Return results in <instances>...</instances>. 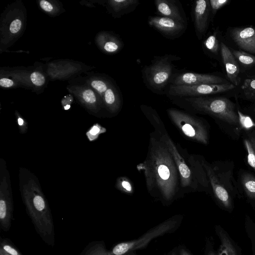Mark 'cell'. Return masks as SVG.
<instances>
[{
  "label": "cell",
  "instance_id": "cell-11",
  "mask_svg": "<svg viewBox=\"0 0 255 255\" xmlns=\"http://www.w3.org/2000/svg\"><path fill=\"white\" fill-rule=\"evenodd\" d=\"M226 81L216 75L206 74H199L191 72H175L169 85L193 86L201 84H220Z\"/></svg>",
  "mask_w": 255,
  "mask_h": 255
},
{
  "label": "cell",
  "instance_id": "cell-29",
  "mask_svg": "<svg viewBox=\"0 0 255 255\" xmlns=\"http://www.w3.org/2000/svg\"><path fill=\"white\" fill-rule=\"evenodd\" d=\"M15 115L16 124L18 127L19 133L21 134L26 133L28 130V124L27 122L19 114L16 113Z\"/></svg>",
  "mask_w": 255,
  "mask_h": 255
},
{
  "label": "cell",
  "instance_id": "cell-36",
  "mask_svg": "<svg viewBox=\"0 0 255 255\" xmlns=\"http://www.w3.org/2000/svg\"><path fill=\"white\" fill-rule=\"evenodd\" d=\"M3 249L7 253L10 254L11 255H18L17 252L13 248L8 245H4L3 247Z\"/></svg>",
  "mask_w": 255,
  "mask_h": 255
},
{
  "label": "cell",
  "instance_id": "cell-37",
  "mask_svg": "<svg viewBox=\"0 0 255 255\" xmlns=\"http://www.w3.org/2000/svg\"><path fill=\"white\" fill-rule=\"evenodd\" d=\"M212 243L210 242L207 246L206 250V255H217L213 248Z\"/></svg>",
  "mask_w": 255,
  "mask_h": 255
},
{
  "label": "cell",
  "instance_id": "cell-41",
  "mask_svg": "<svg viewBox=\"0 0 255 255\" xmlns=\"http://www.w3.org/2000/svg\"><path fill=\"white\" fill-rule=\"evenodd\" d=\"M134 255V254H133V253H131V252H130V253H129L127 254H126V255Z\"/></svg>",
  "mask_w": 255,
  "mask_h": 255
},
{
  "label": "cell",
  "instance_id": "cell-27",
  "mask_svg": "<svg viewBox=\"0 0 255 255\" xmlns=\"http://www.w3.org/2000/svg\"><path fill=\"white\" fill-rule=\"evenodd\" d=\"M246 96L255 99V79H246L242 86Z\"/></svg>",
  "mask_w": 255,
  "mask_h": 255
},
{
  "label": "cell",
  "instance_id": "cell-21",
  "mask_svg": "<svg viewBox=\"0 0 255 255\" xmlns=\"http://www.w3.org/2000/svg\"><path fill=\"white\" fill-rule=\"evenodd\" d=\"M107 40L104 43V50L109 53H117L120 51L124 47V43L121 38L115 36L107 37Z\"/></svg>",
  "mask_w": 255,
  "mask_h": 255
},
{
  "label": "cell",
  "instance_id": "cell-8",
  "mask_svg": "<svg viewBox=\"0 0 255 255\" xmlns=\"http://www.w3.org/2000/svg\"><path fill=\"white\" fill-rule=\"evenodd\" d=\"M235 87L232 83L201 84L193 86L169 85L165 94L169 98L206 97L226 92Z\"/></svg>",
  "mask_w": 255,
  "mask_h": 255
},
{
  "label": "cell",
  "instance_id": "cell-30",
  "mask_svg": "<svg viewBox=\"0 0 255 255\" xmlns=\"http://www.w3.org/2000/svg\"><path fill=\"white\" fill-rule=\"evenodd\" d=\"M91 85L100 94L103 95V96L108 87V85L102 80H94Z\"/></svg>",
  "mask_w": 255,
  "mask_h": 255
},
{
  "label": "cell",
  "instance_id": "cell-33",
  "mask_svg": "<svg viewBox=\"0 0 255 255\" xmlns=\"http://www.w3.org/2000/svg\"><path fill=\"white\" fill-rule=\"evenodd\" d=\"M21 22L19 19H15L12 21L10 25L9 29L11 33L17 32L21 28Z\"/></svg>",
  "mask_w": 255,
  "mask_h": 255
},
{
  "label": "cell",
  "instance_id": "cell-3",
  "mask_svg": "<svg viewBox=\"0 0 255 255\" xmlns=\"http://www.w3.org/2000/svg\"><path fill=\"white\" fill-rule=\"evenodd\" d=\"M178 107L193 114L208 115L223 125L232 127L240 134V127L237 108L229 99L209 96L170 99Z\"/></svg>",
  "mask_w": 255,
  "mask_h": 255
},
{
  "label": "cell",
  "instance_id": "cell-10",
  "mask_svg": "<svg viewBox=\"0 0 255 255\" xmlns=\"http://www.w3.org/2000/svg\"><path fill=\"white\" fill-rule=\"evenodd\" d=\"M12 209V193L8 170L4 159H0V218L3 220Z\"/></svg>",
  "mask_w": 255,
  "mask_h": 255
},
{
  "label": "cell",
  "instance_id": "cell-2",
  "mask_svg": "<svg viewBox=\"0 0 255 255\" xmlns=\"http://www.w3.org/2000/svg\"><path fill=\"white\" fill-rule=\"evenodd\" d=\"M143 114L160 134L172 154L177 167L180 178V196L195 192L211 193L208 177L202 163L203 156L190 154L177 146L167 132L166 128L156 111L147 107Z\"/></svg>",
  "mask_w": 255,
  "mask_h": 255
},
{
  "label": "cell",
  "instance_id": "cell-35",
  "mask_svg": "<svg viewBox=\"0 0 255 255\" xmlns=\"http://www.w3.org/2000/svg\"><path fill=\"white\" fill-rule=\"evenodd\" d=\"M13 84V81L9 79L4 78L0 80V85L1 87L8 88L12 86Z\"/></svg>",
  "mask_w": 255,
  "mask_h": 255
},
{
  "label": "cell",
  "instance_id": "cell-24",
  "mask_svg": "<svg viewBox=\"0 0 255 255\" xmlns=\"http://www.w3.org/2000/svg\"><path fill=\"white\" fill-rule=\"evenodd\" d=\"M204 47L209 52L216 54L219 50V42L216 32L210 35L203 42Z\"/></svg>",
  "mask_w": 255,
  "mask_h": 255
},
{
  "label": "cell",
  "instance_id": "cell-4",
  "mask_svg": "<svg viewBox=\"0 0 255 255\" xmlns=\"http://www.w3.org/2000/svg\"><path fill=\"white\" fill-rule=\"evenodd\" d=\"M202 163L216 201L223 209L231 212L234 208V199L241 193L238 182L234 176V162L209 163L203 157Z\"/></svg>",
  "mask_w": 255,
  "mask_h": 255
},
{
  "label": "cell",
  "instance_id": "cell-38",
  "mask_svg": "<svg viewBox=\"0 0 255 255\" xmlns=\"http://www.w3.org/2000/svg\"><path fill=\"white\" fill-rule=\"evenodd\" d=\"M179 255H191L190 253L186 249L181 248L179 250Z\"/></svg>",
  "mask_w": 255,
  "mask_h": 255
},
{
  "label": "cell",
  "instance_id": "cell-40",
  "mask_svg": "<svg viewBox=\"0 0 255 255\" xmlns=\"http://www.w3.org/2000/svg\"><path fill=\"white\" fill-rule=\"evenodd\" d=\"M170 255H177L176 252L175 251H173L171 252V253L170 254Z\"/></svg>",
  "mask_w": 255,
  "mask_h": 255
},
{
  "label": "cell",
  "instance_id": "cell-32",
  "mask_svg": "<svg viewBox=\"0 0 255 255\" xmlns=\"http://www.w3.org/2000/svg\"><path fill=\"white\" fill-rule=\"evenodd\" d=\"M228 2V0H210L211 10L214 13Z\"/></svg>",
  "mask_w": 255,
  "mask_h": 255
},
{
  "label": "cell",
  "instance_id": "cell-23",
  "mask_svg": "<svg viewBox=\"0 0 255 255\" xmlns=\"http://www.w3.org/2000/svg\"><path fill=\"white\" fill-rule=\"evenodd\" d=\"M240 127L245 131L255 128V122L249 116L242 113L237 108Z\"/></svg>",
  "mask_w": 255,
  "mask_h": 255
},
{
  "label": "cell",
  "instance_id": "cell-9",
  "mask_svg": "<svg viewBox=\"0 0 255 255\" xmlns=\"http://www.w3.org/2000/svg\"><path fill=\"white\" fill-rule=\"evenodd\" d=\"M147 23L163 37L170 40H174L181 36L187 27V24L183 22L159 15L149 16Z\"/></svg>",
  "mask_w": 255,
  "mask_h": 255
},
{
  "label": "cell",
  "instance_id": "cell-43",
  "mask_svg": "<svg viewBox=\"0 0 255 255\" xmlns=\"http://www.w3.org/2000/svg\"></svg>",
  "mask_w": 255,
  "mask_h": 255
},
{
  "label": "cell",
  "instance_id": "cell-6",
  "mask_svg": "<svg viewBox=\"0 0 255 255\" xmlns=\"http://www.w3.org/2000/svg\"><path fill=\"white\" fill-rule=\"evenodd\" d=\"M167 114L172 123L184 137L203 144L209 143L210 125L206 120L174 108L168 109Z\"/></svg>",
  "mask_w": 255,
  "mask_h": 255
},
{
  "label": "cell",
  "instance_id": "cell-18",
  "mask_svg": "<svg viewBox=\"0 0 255 255\" xmlns=\"http://www.w3.org/2000/svg\"><path fill=\"white\" fill-rule=\"evenodd\" d=\"M103 97L107 109L110 112L115 114L121 111L123 100L116 88L108 86Z\"/></svg>",
  "mask_w": 255,
  "mask_h": 255
},
{
  "label": "cell",
  "instance_id": "cell-14",
  "mask_svg": "<svg viewBox=\"0 0 255 255\" xmlns=\"http://www.w3.org/2000/svg\"><path fill=\"white\" fill-rule=\"evenodd\" d=\"M234 41L242 49L255 53V28L252 27L235 28L231 31Z\"/></svg>",
  "mask_w": 255,
  "mask_h": 255
},
{
  "label": "cell",
  "instance_id": "cell-15",
  "mask_svg": "<svg viewBox=\"0 0 255 255\" xmlns=\"http://www.w3.org/2000/svg\"><path fill=\"white\" fill-rule=\"evenodd\" d=\"M215 228L220 241L217 255H243L240 247L222 226L218 225Z\"/></svg>",
  "mask_w": 255,
  "mask_h": 255
},
{
  "label": "cell",
  "instance_id": "cell-17",
  "mask_svg": "<svg viewBox=\"0 0 255 255\" xmlns=\"http://www.w3.org/2000/svg\"><path fill=\"white\" fill-rule=\"evenodd\" d=\"M239 188L251 204L255 207V175L247 171H242L239 176Z\"/></svg>",
  "mask_w": 255,
  "mask_h": 255
},
{
  "label": "cell",
  "instance_id": "cell-25",
  "mask_svg": "<svg viewBox=\"0 0 255 255\" xmlns=\"http://www.w3.org/2000/svg\"><path fill=\"white\" fill-rule=\"evenodd\" d=\"M107 129L100 124H94L86 132V136L90 141L96 140L101 134L106 132Z\"/></svg>",
  "mask_w": 255,
  "mask_h": 255
},
{
  "label": "cell",
  "instance_id": "cell-22",
  "mask_svg": "<svg viewBox=\"0 0 255 255\" xmlns=\"http://www.w3.org/2000/svg\"><path fill=\"white\" fill-rule=\"evenodd\" d=\"M115 187L117 190L128 195H132L134 192L133 183L126 176H121L117 179Z\"/></svg>",
  "mask_w": 255,
  "mask_h": 255
},
{
  "label": "cell",
  "instance_id": "cell-13",
  "mask_svg": "<svg viewBox=\"0 0 255 255\" xmlns=\"http://www.w3.org/2000/svg\"><path fill=\"white\" fill-rule=\"evenodd\" d=\"M158 15L173 19L187 24V18L182 5L178 0H155Z\"/></svg>",
  "mask_w": 255,
  "mask_h": 255
},
{
  "label": "cell",
  "instance_id": "cell-16",
  "mask_svg": "<svg viewBox=\"0 0 255 255\" xmlns=\"http://www.w3.org/2000/svg\"><path fill=\"white\" fill-rule=\"evenodd\" d=\"M221 53L226 73L234 85L238 83L240 67L232 52L224 43H221Z\"/></svg>",
  "mask_w": 255,
  "mask_h": 255
},
{
  "label": "cell",
  "instance_id": "cell-39",
  "mask_svg": "<svg viewBox=\"0 0 255 255\" xmlns=\"http://www.w3.org/2000/svg\"><path fill=\"white\" fill-rule=\"evenodd\" d=\"M70 107H71V105H67L64 107V109L65 110H68L70 108Z\"/></svg>",
  "mask_w": 255,
  "mask_h": 255
},
{
  "label": "cell",
  "instance_id": "cell-12",
  "mask_svg": "<svg viewBox=\"0 0 255 255\" xmlns=\"http://www.w3.org/2000/svg\"><path fill=\"white\" fill-rule=\"evenodd\" d=\"M211 8L209 0H198L192 6V18L196 35L202 38L208 26Z\"/></svg>",
  "mask_w": 255,
  "mask_h": 255
},
{
  "label": "cell",
  "instance_id": "cell-5",
  "mask_svg": "<svg viewBox=\"0 0 255 255\" xmlns=\"http://www.w3.org/2000/svg\"><path fill=\"white\" fill-rule=\"evenodd\" d=\"M180 60L181 57L172 54L154 56L151 63L145 65L141 71L146 87L154 93L164 94L175 72L174 62Z\"/></svg>",
  "mask_w": 255,
  "mask_h": 255
},
{
  "label": "cell",
  "instance_id": "cell-7",
  "mask_svg": "<svg viewBox=\"0 0 255 255\" xmlns=\"http://www.w3.org/2000/svg\"><path fill=\"white\" fill-rule=\"evenodd\" d=\"M179 221L178 217H173L151 229L139 238L117 244L110 252L102 251L100 255H125L144 248L153 239L172 231L177 227Z\"/></svg>",
  "mask_w": 255,
  "mask_h": 255
},
{
  "label": "cell",
  "instance_id": "cell-26",
  "mask_svg": "<svg viewBox=\"0 0 255 255\" xmlns=\"http://www.w3.org/2000/svg\"><path fill=\"white\" fill-rule=\"evenodd\" d=\"M232 53L235 57L242 64L248 66L255 64V56L239 50H234Z\"/></svg>",
  "mask_w": 255,
  "mask_h": 255
},
{
  "label": "cell",
  "instance_id": "cell-28",
  "mask_svg": "<svg viewBox=\"0 0 255 255\" xmlns=\"http://www.w3.org/2000/svg\"><path fill=\"white\" fill-rule=\"evenodd\" d=\"M84 101L88 105L95 106L97 102V98L95 93L91 89L85 90L82 94Z\"/></svg>",
  "mask_w": 255,
  "mask_h": 255
},
{
  "label": "cell",
  "instance_id": "cell-19",
  "mask_svg": "<svg viewBox=\"0 0 255 255\" xmlns=\"http://www.w3.org/2000/svg\"><path fill=\"white\" fill-rule=\"evenodd\" d=\"M139 4L138 0H113L110 1L114 15L121 17L133 11Z\"/></svg>",
  "mask_w": 255,
  "mask_h": 255
},
{
  "label": "cell",
  "instance_id": "cell-31",
  "mask_svg": "<svg viewBox=\"0 0 255 255\" xmlns=\"http://www.w3.org/2000/svg\"><path fill=\"white\" fill-rule=\"evenodd\" d=\"M31 82L36 86H41L45 83L44 76L38 72H34L30 75Z\"/></svg>",
  "mask_w": 255,
  "mask_h": 255
},
{
  "label": "cell",
  "instance_id": "cell-1",
  "mask_svg": "<svg viewBox=\"0 0 255 255\" xmlns=\"http://www.w3.org/2000/svg\"><path fill=\"white\" fill-rule=\"evenodd\" d=\"M144 176L148 193L165 204L180 197V178L173 157L160 134H149L145 159L136 165Z\"/></svg>",
  "mask_w": 255,
  "mask_h": 255
},
{
  "label": "cell",
  "instance_id": "cell-42",
  "mask_svg": "<svg viewBox=\"0 0 255 255\" xmlns=\"http://www.w3.org/2000/svg\"><path fill=\"white\" fill-rule=\"evenodd\" d=\"M254 113H255V108L254 109Z\"/></svg>",
  "mask_w": 255,
  "mask_h": 255
},
{
  "label": "cell",
  "instance_id": "cell-20",
  "mask_svg": "<svg viewBox=\"0 0 255 255\" xmlns=\"http://www.w3.org/2000/svg\"><path fill=\"white\" fill-rule=\"evenodd\" d=\"M243 143L247 153V162L255 171V128L245 131Z\"/></svg>",
  "mask_w": 255,
  "mask_h": 255
},
{
  "label": "cell",
  "instance_id": "cell-34",
  "mask_svg": "<svg viewBox=\"0 0 255 255\" xmlns=\"http://www.w3.org/2000/svg\"><path fill=\"white\" fill-rule=\"evenodd\" d=\"M41 7L45 11L50 12L53 9L52 5L47 1L42 0L40 1Z\"/></svg>",
  "mask_w": 255,
  "mask_h": 255
}]
</instances>
